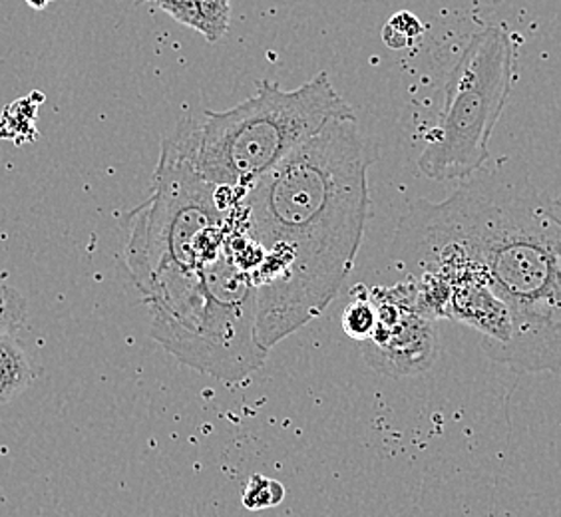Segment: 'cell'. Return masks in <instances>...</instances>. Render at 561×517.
Listing matches in <instances>:
<instances>
[{"instance_id":"cell-13","label":"cell","mask_w":561,"mask_h":517,"mask_svg":"<svg viewBox=\"0 0 561 517\" xmlns=\"http://www.w3.org/2000/svg\"><path fill=\"white\" fill-rule=\"evenodd\" d=\"M31 9H34V11H44L50 2H55V0H24Z\"/></svg>"},{"instance_id":"cell-9","label":"cell","mask_w":561,"mask_h":517,"mask_svg":"<svg viewBox=\"0 0 561 517\" xmlns=\"http://www.w3.org/2000/svg\"><path fill=\"white\" fill-rule=\"evenodd\" d=\"M375 326H377V311L370 301L367 287L356 285V289H353V302L346 307L343 314V329L351 338L365 343L373 336Z\"/></svg>"},{"instance_id":"cell-7","label":"cell","mask_w":561,"mask_h":517,"mask_svg":"<svg viewBox=\"0 0 561 517\" xmlns=\"http://www.w3.org/2000/svg\"><path fill=\"white\" fill-rule=\"evenodd\" d=\"M173 21L202 34L207 43H219L231 22V0H151Z\"/></svg>"},{"instance_id":"cell-12","label":"cell","mask_w":561,"mask_h":517,"mask_svg":"<svg viewBox=\"0 0 561 517\" xmlns=\"http://www.w3.org/2000/svg\"><path fill=\"white\" fill-rule=\"evenodd\" d=\"M26 299L11 285H0V334H14L26 321Z\"/></svg>"},{"instance_id":"cell-10","label":"cell","mask_w":561,"mask_h":517,"mask_svg":"<svg viewBox=\"0 0 561 517\" xmlns=\"http://www.w3.org/2000/svg\"><path fill=\"white\" fill-rule=\"evenodd\" d=\"M424 33V24L416 14L409 11L397 12L382 28V43L390 50H404L416 43Z\"/></svg>"},{"instance_id":"cell-11","label":"cell","mask_w":561,"mask_h":517,"mask_svg":"<svg viewBox=\"0 0 561 517\" xmlns=\"http://www.w3.org/2000/svg\"><path fill=\"white\" fill-rule=\"evenodd\" d=\"M283 499H285V485L267 475H253L243 492V506L251 512L279 506Z\"/></svg>"},{"instance_id":"cell-8","label":"cell","mask_w":561,"mask_h":517,"mask_svg":"<svg viewBox=\"0 0 561 517\" xmlns=\"http://www.w3.org/2000/svg\"><path fill=\"white\" fill-rule=\"evenodd\" d=\"M33 380V363L24 345L14 334H0V406L19 399Z\"/></svg>"},{"instance_id":"cell-1","label":"cell","mask_w":561,"mask_h":517,"mask_svg":"<svg viewBox=\"0 0 561 517\" xmlns=\"http://www.w3.org/2000/svg\"><path fill=\"white\" fill-rule=\"evenodd\" d=\"M375 146L356 116L331 119L249 185L233 226L261 251L255 343L270 353L333 302L365 238Z\"/></svg>"},{"instance_id":"cell-4","label":"cell","mask_w":561,"mask_h":517,"mask_svg":"<svg viewBox=\"0 0 561 517\" xmlns=\"http://www.w3.org/2000/svg\"><path fill=\"white\" fill-rule=\"evenodd\" d=\"M348 116L355 112L327 72L295 90L260 80L253 96L224 112L207 110L195 128L173 141L209 184L241 197L324 124Z\"/></svg>"},{"instance_id":"cell-3","label":"cell","mask_w":561,"mask_h":517,"mask_svg":"<svg viewBox=\"0 0 561 517\" xmlns=\"http://www.w3.org/2000/svg\"><path fill=\"white\" fill-rule=\"evenodd\" d=\"M150 311V333L185 367L226 382L257 372V287L233 248L216 257L156 271L134 283Z\"/></svg>"},{"instance_id":"cell-2","label":"cell","mask_w":561,"mask_h":517,"mask_svg":"<svg viewBox=\"0 0 561 517\" xmlns=\"http://www.w3.org/2000/svg\"><path fill=\"white\" fill-rule=\"evenodd\" d=\"M409 211L462 245L506 302L514 333L492 360L516 372L560 375L561 197L484 165L440 204L421 199Z\"/></svg>"},{"instance_id":"cell-6","label":"cell","mask_w":561,"mask_h":517,"mask_svg":"<svg viewBox=\"0 0 561 517\" xmlns=\"http://www.w3.org/2000/svg\"><path fill=\"white\" fill-rule=\"evenodd\" d=\"M377 311L373 336L363 343L368 367L392 378L414 377L431 370L438 358V338L416 307V287L411 279L394 287L368 291Z\"/></svg>"},{"instance_id":"cell-5","label":"cell","mask_w":561,"mask_h":517,"mask_svg":"<svg viewBox=\"0 0 561 517\" xmlns=\"http://www.w3.org/2000/svg\"><path fill=\"white\" fill-rule=\"evenodd\" d=\"M516 44L504 26L472 34L444 90V108L426 134L419 170L434 182L466 180L490 160V138L514 87Z\"/></svg>"}]
</instances>
